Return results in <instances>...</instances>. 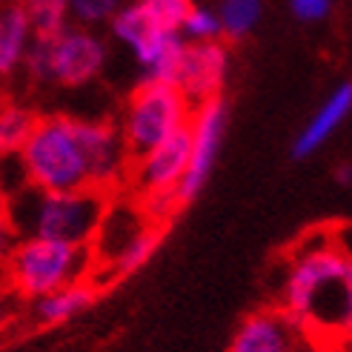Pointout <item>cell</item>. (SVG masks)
Returning a JSON list of instances; mask_svg holds the SVG:
<instances>
[{
    "instance_id": "1",
    "label": "cell",
    "mask_w": 352,
    "mask_h": 352,
    "mask_svg": "<svg viewBox=\"0 0 352 352\" xmlns=\"http://www.w3.org/2000/svg\"><path fill=\"white\" fill-rule=\"evenodd\" d=\"M280 309L304 329L312 341L315 336H344L352 318V263L349 255L336 243H318L292 261L280 292Z\"/></svg>"
},
{
    "instance_id": "2",
    "label": "cell",
    "mask_w": 352,
    "mask_h": 352,
    "mask_svg": "<svg viewBox=\"0 0 352 352\" xmlns=\"http://www.w3.org/2000/svg\"><path fill=\"white\" fill-rule=\"evenodd\" d=\"M6 215L17 238H49L63 243H89L109 192L100 189H38L26 184L6 201Z\"/></svg>"
},
{
    "instance_id": "3",
    "label": "cell",
    "mask_w": 352,
    "mask_h": 352,
    "mask_svg": "<svg viewBox=\"0 0 352 352\" xmlns=\"http://www.w3.org/2000/svg\"><path fill=\"white\" fill-rule=\"evenodd\" d=\"M3 263L9 287L23 301H34L78 280H89L95 272L89 243H63L49 238H17Z\"/></svg>"
},
{
    "instance_id": "4",
    "label": "cell",
    "mask_w": 352,
    "mask_h": 352,
    "mask_svg": "<svg viewBox=\"0 0 352 352\" xmlns=\"http://www.w3.org/2000/svg\"><path fill=\"white\" fill-rule=\"evenodd\" d=\"M17 157L26 169V181L38 189H92L89 186V172L83 164V152L78 146L72 118L66 115H52L38 118L17 149Z\"/></svg>"
},
{
    "instance_id": "5",
    "label": "cell",
    "mask_w": 352,
    "mask_h": 352,
    "mask_svg": "<svg viewBox=\"0 0 352 352\" xmlns=\"http://www.w3.org/2000/svg\"><path fill=\"white\" fill-rule=\"evenodd\" d=\"M192 109L195 107L178 92L175 83H138L118 126L129 161L149 152L178 129L189 126Z\"/></svg>"
},
{
    "instance_id": "6",
    "label": "cell",
    "mask_w": 352,
    "mask_h": 352,
    "mask_svg": "<svg viewBox=\"0 0 352 352\" xmlns=\"http://www.w3.org/2000/svg\"><path fill=\"white\" fill-rule=\"evenodd\" d=\"M226 120H230V103H226L223 95L209 98L192 109V118H189V138H192L189 164H186V172L178 181V186L172 189L178 206L192 204L201 195V189L206 186L209 175H212V169L218 164L221 146H223Z\"/></svg>"
},
{
    "instance_id": "7",
    "label": "cell",
    "mask_w": 352,
    "mask_h": 352,
    "mask_svg": "<svg viewBox=\"0 0 352 352\" xmlns=\"http://www.w3.org/2000/svg\"><path fill=\"white\" fill-rule=\"evenodd\" d=\"M109 58V46L95 29L69 23L58 38H52V83L78 89L92 83Z\"/></svg>"
},
{
    "instance_id": "8",
    "label": "cell",
    "mask_w": 352,
    "mask_h": 352,
    "mask_svg": "<svg viewBox=\"0 0 352 352\" xmlns=\"http://www.w3.org/2000/svg\"><path fill=\"white\" fill-rule=\"evenodd\" d=\"M78 146L83 152V164L89 172V186L100 192H112L126 178L129 169V155L123 149V140L118 126L107 120H80L72 118Z\"/></svg>"
},
{
    "instance_id": "9",
    "label": "cell",
    "mask_w": 352,
    "mask_h": 352,
    "mask_svg": "<svg viewBox=\"0 0 352 352\" xmlns=\"http://www.w3.org/2000/svg\"><path fill=\"white\" fill-rule=\"evenodd\" d=\"M189 126H184L140 157H132L126 178L140 198L157 195V192H172L178 186L189 164Z\"/></svg>"
},
{
    "instance_id": "10",
    "label": "cell",
    "mask_w": 352,
    "mask_h": 352,
    "mask_svg": "<svg viewBox=\"0 0 352 352\" xmlns=\"http://www.w3.org/2000/svg\"><path fill=\"white\" fill-rule=\"evenodd\" d=\"M226 72H230V46L223 41L186 43L175 86L192 107H198L209 98L223 95Z\"/></svg>"
},
{
    "instance_id": "11",
    "label": "cell",
    "mask_w": 352,
    "mask_h": 352,
    "mask_svg": "<svg viewBox=\"0 0 352 352\" xmlns=\"http://www.w3.org/2000/svg\"><path fill=\"white\" fill-rule=\"evenodd\" d=\"M304 341V329L284 309H258L241 321L226 352H295Z\"/></svg>"
},
{
    "instance_id": "12",
    "label": "cell",
    "mask_w": 352,
    "mask_h": 352,
    "mask_svg": "<svg viewBox=\"0 0 352 352\" xmlns=\"http://www.w3.org/2000/svg\"><path fill=\"white\" fill-rule=\"evenodd\" d=\"M152 221L144 215L140 204H118L109 198L107 209L100 215V223L89 241V250L95 255V263H109L126 250V246L146 230Z\"/></svg>"
},
{
    "instance_id": "13",
    "label": "cell",
    "mask_w": 352,
    "mask_h": 352,
    "mask_svg": "<svg viewBox=\"0 0 352 352\" xmlns=\"http://www.w3.org/2000/svg\"><path fill=\"white\" fill-rule=\"evenodd\" d=\"M349 109H352V83L344 80L324 98V103L307 120V126L298 132L295 144H292V157L295 161H304V157L318 152L327 140L338 132L341 123L349 118Z\"/></svg>"
},
{
    "instance_id": "14",
    "label": "cell",
    "mask_w": 352,
    "mask_h": 352,
    "mask_svg": "<svg viewBox=\"0 0 352 352\" xmlns=\"http://www.w3.org/2000/svg\"><path fill=\"white\" fill-rule=\"evenodd\" d=\"M186 41L181 32L172 29H155L149 38L140 43L132 55L140 69V83H175L184 58Z\"/></svg>"
},
{
    "instance_id": "15",
    "label": "cell",
    "mask_w": 352,
    "mask_h": 352,
    "mask_svg": "<svg viewBox=\"0 0 352 352\" xmlns=\"http://www.w3.org/2000/svg\"><path fill=\"white\" fill-rule=\"evenodd\" d=\"M32 43V26L26 9L17 3H0V80H12L23 69V55Z\"/></svg>"
},
{
    "instance_id": "16",
    "label": "cell",
    "mask_w": 352,
    "mask_h": 352,
    "mask_svg": "<svg viewBox=\"0 0 352 352\" xmlns=\"http://www.w3.org/2000/svg\"><path fill=\"white\" fill-rule=\"evenodd\" d=\"M95 284L89 280H78V284H69V287H60L55 292H49L43 298H34V321L43 324V327H58V324H66L78 318L80 312H86L92 304H95Z\"/></svg>"
},
{
    "instance_id": "17",
    "label": "cell",
    "mask_w": 352,
    "mask_h": 352,
    "mask_svg": "<svg viewBox=\"0 0 352 352\" xmlns=\"http://www.w3.org/2000/svg\"><path fill=\"white\" fill-rule=\"evenodd\" d=\"M215 14L221 23V41H243L261 23L263 0H218Z\"/></svg>"
},
{
    "instance_id": "18",
    "label": "cell",
    "mask_w": 352,
    "mask_h": 352,
    "mask_svg": "<svg viewBox=\"0 0 352 352\" xmlns=\"http://www.w3.org/2000/svg\"><path fill=\"white\" fill-rule=\"evenodd\" d=\"M107 26H109V32H112V38H115L118 43H123L126 49H132V52L157 29V26L149 21V17H146V12L140 9L138 3H132V0H126V3H123V6L112 14V21H109Z\"/></svg>"
},
{
    "instance_id": "19",
    "label": "cell",
    "mask_w": 352,
    "mask_h": 352,
    "mask_svg": "<svg viewBox=\"0 0 352 352\" xmlns=\"http://www.w3.org/2000/svg\"><path fill=\"white\" fill-rule=\"evenodd\" d=\"M164 241V226L161 223H149L144 232H140L126 250H123L112 263H109V270L115 278H123V275H132L138 272L140 267H146L149 258L155 255V250L161 246Z\"/></svg>"
},
{
    "instance_id": "20",
    "label": "cell",
    "mask_w": 352,
    "mask_h": 352,
    "mask_svg": "<svg viewBox=\"0 0 352 352\" xmlns=\"http://www.w3.org/2000/svg\"><path fill=\"white\" fill-rule=\"evenodd\" d=\"M34 38H58L69 26L66 0H32L23 6Z\"/></svg>"
},
{
    "instance_id": "21",
    "label": "cell",
    "mask_w": 352,
    "mask_h": 352,
    "mask_svg": "<svg viewBox=\"0 0 352 352\" xmlns=\"http://www.w3.org/2000/svg\"><path fill=\"white\" fill-rule=\"evenodd\" d=\"M34 120L38 118L26 107H14V103L0 107V155H14L21 149L34 126Z\"/></svg>"
},
{
    "instance_id": "22",
    "label": "cell",
    "mask_w": 352,
    "mask_h": 352,
    "mask_svg": "<svg viewBox=\"0 0 352 352\" xmlns=\"http://www.w3.org/2000/svg\"><path fill=\"white\" fill-rule=\"evenodd\" d=\"M126 3V0H66L69 9V23L98 29L112 21V14Z\"/></svg>"
},
{
    "instance_id": "23",
    "label": "cell",
    "mask_w": 352,
    "mask_h": 352,
    "mask_svg": "<svg viewBox=\"0 0 352 352\" xmlns=\"http://www.w3.org/2000/svg\"><path fill=\"white\" fill-rule=\"evenodd\" d=\"M181 38L186 43H201V41H221V23L215 9L209 6H192L181 23Z\"/></svg>"
},
{
    "instance_id": "24",
    "label": "cell",
    "mask_w": 352,
    "mask_h": 352,
    "mask_svg": "<svg viewBox=\"0 0 352 352\" xmlns=\"http://www.w3.org/2000/svg\"><path fill=\"white\" fill-rule=\"evenodd\" d=\"M132 3L144 9L157 29H172V32L181 29L186 12L195 6L192 0H132Z\"/></svg>"
},
{
    "instance_id": "25",
    "label": "cell",
    "mask_w": 352,
    "mask_h": 352,
    "mask_svg": "<svg viewBox=\"0 0 352 352\" xmlns=\"http://www.w3.org/2000/svg\"><path fill=\"white\" fill-rule=\"evenodd\" d=\"M21 72H26L32 83H41V86L52 83V38H34L32 34Z\"/></svg>"
},
{
    "instance_id": "26",
    "label": "cell",
    "mask_w": 352,
    "mask_h": 352,
    "mask_svg": "<svg viewBox=\"0 0 352 352\" xmlns=\"http://www.w3.org/2000/svg\"><path fill=\"white\" fill-rule=\"evenodd\" d=\"M336 0H289V12L301 23H324L332 14Z\"/></svg>"
},
{
    "instance_id": "27",
    "label": "cell",
    "mask_w": 352,
    "mask_h": 352,
    "mask_svg": "<svg viewBox=\"0 0 352 352\" xmlns=\"http://www.w3.org/2000/svg\"><path fill=\"white\" fill-rule=\"evenodd\" d=\"M21 307H23V298L17 295L12 287H3L0 289V329H3L17 312H21Z\"/></svg>"
},
{
    "instance_id": "28",
    "label": "cell",
    "mask_w": 352,
    "mask_h": 352,
    "mask_svg": "<svg viewBox=\"0 0 352 352\" xmlns=\"http://www.w3.org/2000/svg\"><path fill=\"white\" fill-rule=\"evenodd\" d=\"M14 241H17V235H14L12 223H9L6 204H3V198H0V261H3V258L9 255V250L14 246Z\"/></svg>"
},
{
    "instance_id": "29",
    "label": "cell",
    "mask_w": 352,
    "mask_h": 352,
    "mask_svg": "<svg viewBox=\"0 0 352 352\" xmlns=\"http://www.w3.org/2000/svg\"><path fill=\"white\" fill-rule=\"evenodd\" d=\"M349 178H352V169H349V164L338 166V184H341V186H349Z\"/></svg>"
},
{
    "instance_id": "30",
    "label": "cell",
    "mask_w": 352,
    "mask_h": 352,
    "mask_svg": "<svg viewBox=\"0 0 352 352\" xmlns=\"http://www.w3.org/2000/svg\"><path fill=\"white\" fill-rule=\"evenodd\" d=\"M295 352H324V346H321V344H315V341H309V338H307V341H304L301 346H298Z\"/></svg>"
},
{
    "instance_id": "31",
    "label": "cell",
    "mask_w": 352,
    "mask_h": 352,
    "mask_svg": "<svg viewBox=\"0 0 352 352\" xmlns=\"http://www.w3.org/2000/svg\"><path fill=\"white\" fill-rule=\"evenodd\" d=\"M3 287H9V278H6V263L0 261V289Z\"/></svg>"
},
{
    "instance_id": "32",
    "label": "cell",
    "mask_w": 352,
    "mask_h": 352,
    "mask_svg": "<svg viewBox=\"0 0 352 352\" xmlns=\"http://www.w3.org/2000/svg\"><path fill=\"white\" fill-rule=\"evenodd\" d=\"M6 3H17V6H26V3H32V0H6Z\"/></svg>"
}]
</instances>
